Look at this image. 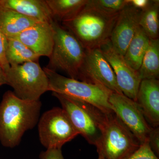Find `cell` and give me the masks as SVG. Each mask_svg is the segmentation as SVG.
<instances>
[{"instance_id": "obj_28", "label": "cell", "mask_w": 159, "mask_h": 159, "mask_svg": "<svg viewBox=\"0 0 159 159\" xmlns=\"http://www.w3.org/2000/svg\"><path fill=\"white\" fill-rule=\"evenodd\" d=\"M4 84H6V74L0 65V87Z\"/></svg>"}, {"instance_id": "obj_30", "label": "cell", "mask_w": 159, "mask_h": 159, "mask_svg": "<svg viewBox=\"0 0 159 159\" xmlns=\"http://www.w3.org/2000/svg\"><path fill=\"white\" fill-rule=\"evenodd\" d=\"M0 159H1V158H0Z\"/></svg>"}, {"instance_id": "obj_19", "label": "cell", "mask_w": 159, "mask_h": 159, "mask_svg": "<svg viewBox=\"0 0 159 159\" xmlns=\"http://www.w3.org/2000/svg\"><path fill=\"white\" fill-rule=\"evenodd\" d=\"M6 55L10 66L31 61L39 62L40 57L20 41L14 39H8Z\"/></svg>"}, {"instance_id": "obj_25", "label": "cell", "mask_w": 159, "mask_h": 159, "mask_svg": "<svg viewBox=\"0 0 159 159\" xmlns=\"http://www.w3.org/2000/svg\"><path fill=\"white\" fill-rule=\"evenodd\" d=\"M148 144L157 157L159 156V126L152 127L148 134Z\"/></svg>"}, {"instance_id": "obj_12", "label": "cell", "mask_w": 159, "mask_h": 159, "mask_svg": "<svg viewBox=\"0 0 159 159\" xmlns=\"http://www.w3.org/2000/svg\"><path fill=\"white\" fill-rule=\"evenodd\" d=\"M141 11L129 4L126 6L119 12L111 33L110 42L112 47L123 56L139 27Z\"/></svg>"}, {"instance_id": "obj_3", "label": "cell", "mask_w": 159, "mask_h": 159, "mask_svg": "<svg viewBox=\"0 0 159 159\" xmlns=\"http://www.w3.org/2000/svg\"><path fill=\"white\" fill-rule=\"evenodd\" d=\"M54 45L46 68L63 71L70 78L78 80L84 62L86 50L72 33L57 22L53 21Z\"/></svg>"}, {"instance_id": "obj_29", "label": "cell", "mask_w": 159, "mask_h": 159, "mask_svg": "<svg viewBox=\"0 0 159 159\" xmlns=\"http://www.w3.org/2000/svg\"><path fill=\"white\" fill-rule=\"evenodd\" d=\"M98 159H103V158L100 157H98Z\"/></svg>"}, {"instance_id": "obj_21", "label": "cell", "mask_w": 159, "mask_h": 159, "mask_svg": "<svg viewBox=\"0 0 159 159\" xmlns=\"http://www.w3.org/2000/svg\"><path fill=\"white\" fill-rule=\"evenodd\" d=\"M139 25L149 39H159V1H151L147 8L142 10Z\"/></svg>"}, {"instance_id": "obj_6", "label": "cell", "mask_w": 159, "mask_h": 159, "mask_svg": "<svg viewBox=\"0 0 159 159\" xmlns=\"http://www.w3.org/2000/svg\"><path fill=\"white\" fill-rule=\"evenodd\" d=\"M138 139L114 112L109 113L96 147L99 157L123 159L140 146Z\"/></svg>"}, {"instance_id": "obj_27", "label": "cell", "mask_w": 159, "mask_h": 159, "mask_svg": "<svg viewBox=\"0 0 159 159\" xmlns=\"http://www.w3.org/2000/svg\"><path fill=\"white\" fill-rule=\"evenodd\" d=\"M150 2L149 0H129V5L142 11L147 8Z\"/></svg>"}, {"instance_id": "obj_15", "label": "cell", "mask_w": 159, "mask_h": 159, "mask_svg": "<svg viewBox=\"0 0 159 159\" xmlns=\"http://www.w3.org/2000/svg\"><path fill=\"white\" fill-rule=\"evenodd\" d=\"M0 6L39 22L54 21L46 0H0Z\"/></svg>"}, {"instance_id": "obj_4", "label": "cell", "mask_w": 159, "mask_h": 159, "mask_svg": "<svg viewBox=\"0 0 159 159\" xmlns=\"http://www.w3.org/2000/svg\"><path fill=\"white\" fill-rule=\"evenodd\" d=\"M52 95L58 99L79 134L89 144L96 146L102 135L109 113L62 94L52 93Z\"/></svg>"}, {"instance_id": "obj_16", "label": "cell", "mask_w": 159, "mask_h": 159, "mask_svg": "<svg viewBox=\"0 0 159 159\" xmlns=\"http://www.w3.org/2000/svg\"><path fill=\"white\" fill-rule=\"evenodd\" d=\"M39 21L0 6V28L7 39L16 36Z\"/></svg>"}, {"instance_id": "obj_2", "label": "cell", "mask_w": 159, "mask_h": 159, "mask_svg": "<svg viewBox=\"0 0 159 159\" xmlns=\"http://www.w3.org/2000/svg\"><path fill=\"white\" fill-rule=\"evenodd\" d=\"M119 14H106L87 4L75 17L61 23L85 50L99 48L109 41Z\"/></svg>"}, {"instance_id": "obj_13", "label": "cell", "mask_w": 159, "mask_h": 159, "mask_svg": "<svg viewBox=\"0 0 159 159\" xmlns=\"http://www.w3.org/2000/svg\"><path fill=\"white\" fill-rule=\"evenodd\" d=\"M54 35L52 23L39 22L11 39L20 41L39 57H49L54 47Z\"/></svg>"}, {"instance_id": "obj_20", "label": "cell", "mask_w": 159, "mask_h": 159, "mask_svg": "<svg viewBox=\"0 0 159 159\" xmlns=\"http://www.w3.org/2000/svg\"><path fill=\"white\" fill-rule=\"evenodd\" d=\"M141 80L158 79L159 39L149 40L148 49L138 70Z\"/></svg>"}, {"instance_id": "obj_26", "label": "cell", "mask_w": 159, "mask_h": 159, "mask_svg": "<svg viewBox=\"0 0 159 159\" xmlns=\"http://www.w3.org/2000/svg\"><path fill=\"white\" fill-rule=\"evenodd\" d=\"M39 159H64L61 148L47 149L39 154Z\"/></svg>"}, {"instance_id": "obj_14", "label": "cell", "mask_w": 159, "mask_h": 159, "mask_svg": "<svg viewBox=\"0 0 159 159\" xmlns=\"http://www.w3.org/2000/svg\"><path fill=\"white\" fill-rule=\"evenodd\" d=\"M136 102L144 116L152 127L159 126V79L142 80Z\"/></svg>"}, {"instance_id": "obj_24", "label": "cell", "mask_w": 159, "mask_h": 159, "mask_svg": "<svg viewBox=\"0 0 159 159\" xmlns=\"http://www.w3.org/2000/svg\"><path fill=\"white\" fill-rule=\"evenodd\" d=\"M8 39L0 28V65L5 74L9 70L10 66L6 60V52Z\"/></svg>"}, {"instance_id": "obj_7", "label": "cell", "mask_w": 159, "mask_h": 159, "mask_svg": "<svg viewBox=\"0 0 159 159\" xmlns=\"http://www.w3.org/2000/svg\"><path fill=\"white\" fill-rule=\"evenodd\" d=\"M6 84L15 95L24 100L36 101L49 91V80L39 62L11 66L6 73Z\"/></svg>"}, {"instance_id": "obj_22", "label": "cell", "mask_w": 159, "mask_h": 159, "mask_svg": "<svg viewBox=\"0 0 159 159\" xmlns=\"http://www.w3.org/2000/svg\"><path fill=\"white\" fill-rule=\"evenodd\" d=\"M87 4L106 14L116 15L129 5V0H89Z\"/></svg>"}, {"instance_id": "obj_8", "label": "cell", "mask_w": 159, "mask_h": 159, "mask_svg": "<svg viewBox=\"0 0 159 159\" xmlns=\"http://www.w3.org/2000/svg\"><path fill=\"white\" fill-rule=\"evenodd\" d=\"M38 126L40 142L47 149L61 148L79 135L61 107L45 112L40 117Z\"/></svg>"}, {"instance_id": "obj_9", "label": "cell", "mask_w": 159, "mask_h": 159, "mask_svg": "<svg viewBox=\"0 0 159 159\" xmlns=\"http://www.w3.org/2000/svg\"><path fill=\"white\" fill-rule=\"evenodd\" d=\"M108 101L114 113L140 144L147 141L152 127L148 124L137 102L124 94L116 93L111 94Z\"/></svg>"}, {"instance_id": "obj_11", "label": "cell", "mask_w": 159, "mask_h": 159, "mask_svg": "<svg viewBox=\"0 0 159 159\" xmlns=\"http://www.w3.org/2000/svg\"><path fill=\"white\" fill-rule=\"evenodd\" d=\"M99 48L113 70L122 94L136 101L137 93L142 81L138 71L125 62L123 56L114 50L110 41Z\"/></svg>"}, {"instance_id": "obj_5", "label": "cell", "mask_w": 159, "mask_h": 159, "mask_svg": "<svg viewBox=\"0 0 159 159\" xmlns=\"http://www.w3.org/2000/svg\"><path fill=\"white\" fill-rule=\"evenodd\" d=\"M48 78L49 91L62 94L96 107L107 113L112 112L109 98L112 92L102 86L65 77L44 67Z\"/></svg>"}, {"instance_id": "obj_23", "label": "cell", "mask_w": 159, "mask_h": 159, "mask_svg": "<svg viewBox=\"0 0 159 159\" xmlns=\"http://www.w3.org/2000/svg\"><path fill=\"white\" fill-rule=\"evenodd\" d=\"M123 159H159L151 148L148 140L140 144L139 148Z\"/></svg>"}, {"instance_id": "obj_17", "label": "cell", "mask_w": 159, "mask_h": 159, "mask_svg": "<svg viewBox=\"0 0 159 159\" xmlns=\"http://www.w3.org/2000/svg\"><path fill=\"white\" fill-rule=\"evenodd\" d=\"M149 38L140 26L129 43L123 56L125 62L135 70H139L149 44Z\"/></svg>"}, {"instance_id": "obj_10", "label": "cell", "mask_w": 159, "mask_h": 159, "mask_svg": "<svg viewBox=\"0 0 159 159\" xmlns=\"http://www.w3.org/2000/svg\"><path fill=\"white\" fill-rule=\"evenodd\" d=\"M78 80L102 86L113 93L122 94L113 70L100 48L86 50Z\"/></svg>"}, {"instance_id": "obj_18", "label": "cell", "mask_w": 159, "mask_h": 159, "mask_svg": "<svg viewBox=\"0 0 159 159\" xmlns=\"http://www.w3.org/2000/svg\"><path fill=\"white\" fill-rule=\"evenodd\" d=\"M53 20L61 23L75 17L88 2V0H46Z\"/></svg>"}, {"instance_id": "obj_1", "label": "cell", "mask_w": 159, "mask_h": 159, "mask_svg": "<svg viewBox=\"0 0 159 159\" xmlns=\"http://www.w3.org/2000/svg\"><path fill=\"white\" fill-rule=\"evenodd\" d=\"M42 102L20 99L6 91L0 103V143L14 148L19 145L27 131L34 128L40 118Z\"/></svg>"}]
</instances>
